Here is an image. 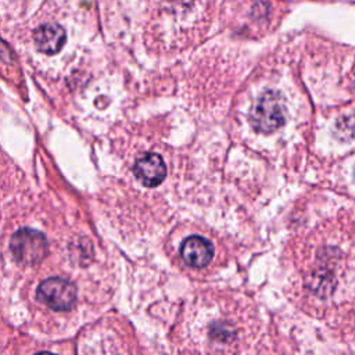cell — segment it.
I'll list each match as a JSON object with an SVG mask.
<instances>
[{"mask_svg":"<svg viewBox=\"0 0 355 355\" xmlns=\"http://www.w3.org/2000/svg\"><path fill=\"white\" fill-rule=\"evenodd\" d=\"M250 121L259 133H272L286 121V105L280 93L265 92L254 104Z\"/></svg>","mask_w":355,"mask_h":355,"instance_id":"1","label":"cell"},{"mask_svg":"<svg viewBox=\"0 0 355 355\" xmlns=\"http://www.w3.org/2000/svg\"><path fill=\"white\" fill-rule=\"evenodd\" d=\"M10 248L19 263L36 265L47 255L49 243L43 233L25 227L14 233L10 241Z\"/></svg>","mask_w":355,"mask_h":355,"instance_id":"2","label":"cell"},{"mask_svg":"<svg viewBox=\"0 0 355 355\" xmlns=\"http://www.w3.org/2000/svg\"><path fill=\"white\" fill-rule=\"evenodd\" d=\"M37 298L51 309L68 311L76 300V287L64 277H50L40 283L36 291Z\"/></svg>","mask_w":355,"mask_h":355,"instance_id":"3","label":"cell"},{"mask_svg":"<svg viewBox=\"0 0 355 355\" xmlns=\"http://www.w3.org/2000/svg\"><path fill=\"white\" fill-rule=\"evenodd\" d=\"M133 172L143 186L155 187L164 180L166 175V166L161 155L151 153L144 154L141 158L136 161Z\"/></svg>","mask_w":355,"mask_h":355,"instance_id":"4","label":"cell"},{"mask_svg":"<svg viewBox=\"0 0 355 355\" xmlns=\"http://www.w3.org/2000/svg\"><path fill=\"white\" fill-rule=\"evenodd\" d=\"M180 255L187 265L193 268H202L211 262L214 257V247L201 236H190L183 241Z\"/></svg>","mask_w":355,"mask_h":355,"instance_id":"5","label":"cell"},{"mask_svg":"<svg viewBox=\"0 0 355 355\" xmlns=\"http://www.w3.org/2000/svg\"><path fill=\"white\" fill-rule=\"evenodd\" d=\"M65 43V31L57 24H44L35 32V44L44 54H55Z\"/></svg>","mask_w":355,"mask_h":355,"instance_id":"6","label":"cell"}]
</instances>
